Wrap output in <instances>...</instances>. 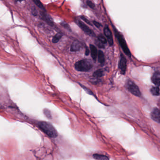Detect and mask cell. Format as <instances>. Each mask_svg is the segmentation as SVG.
I'll return each instance as SVG.
<instances>
[{
  "label": "cell",
  "mask_w": 160,
  "mask_h": 160,
  "mask_svg": "<svg viewBox=\"0 0 160 160\" xmlns=\"http://www.w3.org/2000/svg\"><path fill=\"white\" fill-rule=\"evenodd\" d=\"M38 127L42 132L50 138H55L58 136L56 130L49 123L44 121L40 122L38 123Z\"/></svg>",
  "instance_id": "cell-1"
},
{
  "label": "cell",
  "mask_w": 160,
  "mask_h": 160,
  "mask_svg": "<svg viewBox=\"0 0 160 160\" xmlns=\"http://www.w3.org/2000/svg\"><path fill=\"white\" fill-rule=\"evenodd\" d=\"M93 67L91 62L87 59H84L77 62L75 64V68L79 72H88Z\"/></svg>",
  "instance_id": "cell-2"
},
{
  "label": "cell",
  "mask_w": 160,
  "mask_h": 160,
  "mask_svg": "<svg viewBox=\"0 0 160 160\" xmlns=\"http://www.w3.org/2000/svg\"><path fill=\"white\" fill-rule=\"evenodd\" d=\"M116 37L118 39L119 43L124 53L129 57H131V53L127 46V43L123 35L119 32H116Z\"/></svg>",
  "instance_id": "cell-3"
},
{
  "label": "cell",
  "mask_w": 160,
  "mask_h": 160,
  "mask_svg": "<svg viewBox=\"0 0 160 160\" xmlns=\"http://www.w3.org/2000/svg\"><path fill=\"white\" fill-rule=\"evenodd\" d=\"M126 87L129 91L136 96L140 97L141 93L138 86L132 80H129L126 83Z\"/></svg>",
  "instance_id": "cell-4"
},
{
  "label": "cell",
  "mask_w": 160,
  "mask_h": 160,
  "mask_svg": "<svg viewBox=\"0 0 160 160\" xmlns=\"http://www.w3.org/2000/svg\"><path fill=\"white\" fill-rule=\"evenodd\" d=\"M76 23L80 27V28L87 35L90 36H94V33L93 32V31L89 28L84 24V23L81 22L79 20H77L76 21Z\"/></svg>",
  "instance_id": "cell-5"
},
{
  "label": "cell",
  "mask_w": 160,
  "mask_h": 160,
  "mask_svg": "<svg viewBox=\"0 0 160 160\" xmlns=\"http://www.w3.org/2000/svg\"><path fill=\"white\" fill-rule=\"evenodd\" d=\"M126 66H127L126 59H125L124 56L121 54L119 63V68L120 69L122 74H125L126 69Z\"/></svg>",
  "instance_id": "cell-6"
},
{
  "label": "cell",
  "mask_w": 160,
  "mask_h": 160,
  "mask_svg": "<svg viewBox=\"0 0 160 160\" xmlns=\"http://www.w3.org/2000/svg\"><path fill=\"white\" fill-rule=\"evenodd\" d=\"M104 33L107 39L108 44L110 46H112L113 44V37L111 30L109 29L108 26H106L104 28Z\"/></svg>",
  "instance_id": "cell-7"
},
{
  "label": "cell",
  "mask_w": 160,
  "mask_h": 160,
  "mask_svg": "<svg viewBox=\"0 0 160 160\" xmlns=\"http://www.w3.org/2000/svg\"><path fill=\"white\" fill-rule=\"evenodd\" d=\"M151 117L155 121L160 123V111L157 108H155L152 111Z\"/></svg>",
  "instance_id": "cell-8"
},
{
  "label": "cell",
  "mask_w": 160,
  "mask_h": 160,
  "mask_svg": "<svg viewBox=\"0 0 160 160\" xmlns=\"http://www.w3.org/2000/svg\"><path fill=\"white\" fill-rule=\"evenodd\" d=\"M152 81L155 85L160 86V72H155L152 76Z\"/></svg>",
  "instance_id": "cell-9"
},
{
  "label": "cell",
  "mask_w": 160,
  "mask_h": 160,
  "mask_svg": "<svg viewBox=\"0 0 160 160\" xmlns=\"http://www.w3.org/2000/svg\"><path fill=\"white\" fill-rule=\"evenodd\" d=\"M41 15L42 19L44 20L45 21H46L49 25H52L53 24V19L48 14H47L45 12H42L41 13Z\"/></svg>",
  "instance_id": "cell-10"
},
{
  "label": "cell",
  "mask_w": 160,
  "mask_h": 160,
  "mask_svg": "<svg viewBox=\"0 0 160 160\" xmlns=\"http://www.w3.org/2000/svg\"><path fill=\"white\" fill-rule=\"evenodd\" d=\"M90 48L92 57L93 59L95 61L96 60L97 57L98 56V54L96 47L93 45L91 44L90 45Z\"/></svg>",
  "instance_id": "cell-11"
},
{
  "label": "cell",
  "mask_w": 160,
  "mask_h": 160,
  "mask_svg": "<svg viewBox=\"0 0 160 160\" xmlns=\"http://www.w3.org/2000/svg\"><path fill=\"white\" fill-rule=\"evenodd\" d=\"M81 47V44L79 42L75 41L73 42L72 44L71 51L72 52H76L79 51Z\"/></svg>",
  "instance_id": "cell-12"
},
{
  "label": "cell",
  "mask_w": 160,
  "mask_h": 160,
  "mask_svg": "<svg viewBox=\"0 0 160 160\" xmlns=\"http://www.w3.org/2000/svg\"><path fill=\"white\" fill-rule=\"evenodd\" d=\"M98 62L101 64H103L105 62V56L104 53L101 50L98 51Z\"/></svg>",
  "instance_id": "cell-13"
},
{
  "label": "cell",
  "mask_w": 160,
  "mask_h": 160,
  "mask_svg": "<svg viewBox=\"0 0 160 160\" xmlns=\"http://www.w3.org/2000/svg\"><path fill=\"white\" fill-rule=\"evenodd\" d=\"M93 157L96 160H106L109 159L107 156L99 154H94L93 155Z\"/></svg>",
  "instance_id": "cell-14"
},
{
  "label": "cell",
  "mask_w": 160,
  "mask_h": 160,
  "mask_svg": "<svg viewBox=\"0 0 160 160\" xmlns=\"http://www.w3.org/2000/svg\"><path fill=\"white\" fill-rule=\"evenodd\" d=\"M103 75H104L103 71L102 69H100L94 72L93 76L95 77H102Z\"/></svg>",
  "instance_id": "cell-15"
},
{
  "label": "cell",
  "mask_w": 160,
  "mask_h": 160,
  "mask_svg": "<svg viewBox=\"0 0 160 160\" xmlns=\"http://www.w3.org/2000/svg\"><path fill=\"white\" fill-rule=\"evenodd\" d=\"M150 91L151 94L155 96H158L160 95V89L158 87H153L151 89Z\"/></svg>",
  "instance_id": "cell-16"
},
{
  "label": "cell",
  "mask_w": 160,
  "mask_h": 160,
  "mask_svg": "<svg viewBox=\"0 0 160 160\" xmlns=\"http://www.w3.org/2000/svg\"><path fill=\"white\" fill-rule=\"evenodd\" d=\"M63 36V34L61 33H57L55 36L53 37L52 39V42L54 43H57L59 40L61 39Z\"/></svg>",
  "instance_id": "cell-17"
},
{
  "label": "cell",
  "mask_w": 160,
  "mask_h": 160,
  "mask_svg": "<svg viewBox=\"0 0 160 160\" xmlns=\"http://www.w3.org/2000/svg\"><path fill=\"white\" fill-rule=\"evenodd\" d=\"M33 2L35 3V4L39 7V8L42 9L43 11H45L44 6L43 5L42 3L41 2V1L39 0H33Z\"/></svg>",
  "instance_id": "cell-18"
},
{
  "label": "cell",
  "mask_w": 160,
  "mask_h": 160,
  "mask_svg": "<svg viewBox=\"0 0 160 160\" xmlns=\"http://www.w3.org/2000/svg\"><path fill=\"white\" fill-rule=\"evenodd\" d=\"M98 39L103 44H106L107 42V39L102 34H100L98 36Z\"/></svg>",
  "instance_id": "cell-19"
},
{
  "label": "cell",
  "mask_w": 160,
  "mask_h": 160,
  "mask_svg": "<svg viewBox=\"0 0 160 160\" xmlns=\"http://www.w3.org/2000/svg\"><path fill=\"white\" fill-rule=\"evenodd\" d=\"M44 113L45 115L46 116V117H47L48 118H52V116H51V114L50 113V111L47 108H45L44 109Z\"/></svg>",
  "instance_id": "cell-20"
},
{
  "label": "cell",
  "mask_w": 160,
  "mask_h": 160,
  "mask_svg": "<svg viewBox=\"0 0 160 160\" xmlns=\"http://www.w3.org/2000/svg\"><path fill=\"white\" fill-rule=\"evenodd\" d=\"M61 25H62L65 28V29H66L67 30H69V31H71V28L69 27V25H68V24H67L66 23H61Z\"/></svg>",
  "instance_id": "cell-21"
},
{
  "label": "cell",
  "mask_w": 160,
  "mask_h": 160,
  "mask_svg": "<svg viewBox=\"0 0 160 160\" xmlns=\"http://www.w3.org/2000/svg\"><path fill=\"white\" fill-rule=\"evenodd\" d=\"M95 44L98 47H99V48H104V44L102 43V42H101L98 39L95 42Z\"/></svg>",
  "instance_id": "cell-22"
},
{
  "label": "cell",
  "mask_w": 160,
  "mask_h": 160,
  "mask_svg": "<svg viewBox=\"0 0 160 160\" xmlns=\"http://www.w3.org/2000/svg\"><path fill=\"white\" fill-rule=\"evenodd\" d=\"M86 3H87V5L89 7H90V8H94L95 7V5H94V3H92L91 1H87L86 2Z\"/></svg>",
  "instance_id": "cell-23"
},
{
  "label": "cell",
  "mask_w": 160,
  "mask_h": 160,
  "mask_svg": "<svg viewBox=\"0 0 160 160\" xmlns=\"http://www.w3.org/2000/svg\"><path fill=\"white\" fill-rule=\"evenodd\" d=\"M80 18L82 19L84 21H85V22L87 24H88L89 25H91V23H90V22L87 19V18H86V17H84V16H81L80 17Z\"/></svg>",
  "instance_id": "cell-24"
},
{
  "label": "cell",
  "mask_w": 160,
  "mask_h": 160,
  "mask_svg": "<svg viewBox=\"0 0 160 160\" xmlns=\"http://www.w3.org/2000/svg\"><path fill=\"white\" fill-rule=\"evenodd\" d=\"M93 23H94V25L95 26H96L97 27L99 28L102 26V25L99 23L97 22L96 21H93Z\"/></svg>",
  "instance_id": "cell-25"
},
{
  "label": "cell",
  "mask_w": 160,
  "mask_h": 160,
  "mask_svg": "<svg viewBox=\"0 0 160 160\" xmlns=\"http://www.w3.org/2000/svg\"><path fill=\"white\" fill-rule=\"evenodd\" d=\"M89 53H90V51L88 49V48L87 47L86 48V52H85V55H88L89 54Z\"/></svg>",
  "instance_id": "cell-26"
},
{
  "label": "cell",
  "mask_w": 160,
  "mask_h": 160,
  "mask_svg": "<svg viewBox=\"0 0 160 160\" xmlns=\"http://www.w3.org/2000/svg\"><path fill=\"white\" fill-rule=\"evenodd\" d=\"M18 1H23V0H18Z\"/></svg>",
  "instance_id": "cell-27"
},
{
  "label": "cell",
  "mask_w": 160,
  "mask_h": 160,
  "mask_svg": "<svg viewBox=\"0 0 160 160\" xmlns=\"http://www.w3.org/2000/svg\"><path fill=\"white\" fill-rule=\"evenodd\" d=\"M17 1H18V0H17Z\"/></svg>",
  "instance_id": "cell-28"
}]
</instances>
